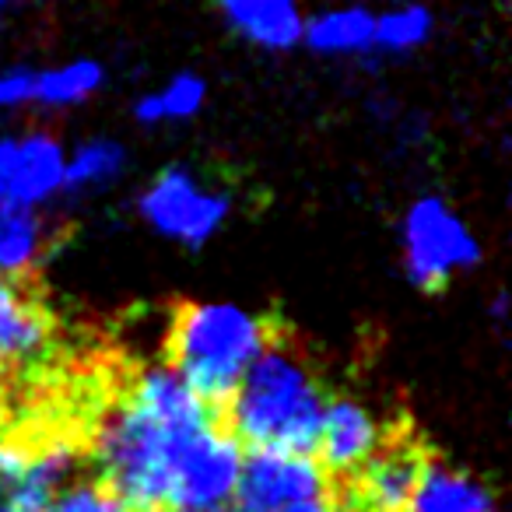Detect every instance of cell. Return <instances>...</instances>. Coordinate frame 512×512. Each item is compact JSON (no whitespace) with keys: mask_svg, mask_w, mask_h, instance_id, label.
I'll use <instances>...</instances> for the list:
<instances>
[{"mask_svg":"<svg viewBox=\"0 0 512 512\" xmlns=\"http://www.w3.org/2000/svg\"><path fill=\"white\" fill-rule=\"evenodd\" d=\"M214 425V407L169 365H148L95 432L102 484L134 512L172 509L179 470Z\"/></svg>","mask_w":512,"mask_h":512,"instance_id":"cell-1","label":"cell"},{"mask_svg":"<svg viewBox=\"0 0 512 512\" xmlns=\"http://www.w3.org/2000/svg\"><path fill=\"white\" fill-rule=\"evenodd\" d=\"M228 432L253 453H313L327 397L292 348H271L228 397Z\"/></svg>","mask_w":512,"mask_h":512,"instance_id":"cell-2","label":"cell"},{"mask_svg":"<svg viewBox=\"0 0 512 512\" xmlns=\"http://www.w3.org/2000/svg\"><path fill=\"white\" fill-rule=\"evenodd\" d=\"M271 348L264 316L239 302H190L176 313L169 334V369L207 407L228 404L242 376Z\"/></svg>","mask_w":512,"mask_h":512,"instance_id":"cell-3","label":"cell"},{"mask_svg":"<svg viewBox=\"0 0 512 512\" xmlns=\"http://www.w3.org/2000/svg\"><path fill=\"white\" fill-rule=\"evenodd\" d=\"M400 260L414 288L439 292L481 264V242L446 197L425 193L400 218Z\"/></svg>","mask_w":512,"mask_h":512,"instance_id":"cell-4","label":"cell"},{"mask_svg":"<svg viewBox=\"0 0 512 512\" xmlns=\"http://www.w3.org/2000/svg\"><path fill=\"white\" fill-rule=\"evenodd\" d=\"M137 214L162 239L200 249L232 218V197L186 165H165L141 190Z\"/></svg>","mask_w":512,"mask_h":512,"instance_id":"cell-5","label":"cell"},{"mask_svg":"<svg viewBox=\"0 0 512 512\" xmlns=\"http://www.w3.org/2000/svg\"><path fill=\"white\" fill-rule=\"evenodd\" d=\"M327 495V470L313 453H249L235 484L239 512H274Z\"/></svg>","mask_w":512,"mask_h":512,"instance_id":"cell-6","label":"cell"},{"mask_svg":"<svg viewBox=\"0 0 512 512\" xmlns=\"http://www.w3.org/2000/svg\"><path fill=\"white\" fill-rule=\"evenodd\" d=\"M67 148L46 130L0 134V197L43 211L64 193Z\"/></svg>","mask_w":512,"mask_h":512,"instance_id":"cell-7","label":"cell"},{"mask_svg":"<svg viewBox=\"0 0 512 512\" xmlns=\"http://www.w3.org/2000/svg\"><path fill=\"white\" fill-rule=\"evenodd\" d=\"M386 446V432L379 418L362 404V400H327L320 418V435H316V449L320 453V467L334 470V474H358L379 449Z\"/></svg>","mask_w":512,"mask_h":512,"instance_id":"cell-8","label":"cell"},{"mask_svg":"<svg viewBox=\"0 0 512 512\" xmlns=\"http://www.w3.org/2000/svg\"><path fill=\"white\" fill-rule=\"evenodd\" d=\"M225 25L264 53H288L302 46L306 11L299 0H218Z\"/></svg>","mask_w":512,"mask_h":512,"instance_id":"cell-9","label":"cell"},{"mask_svg":"<svg viewBox=\"0 0 512 512\" xmlns=\"http://www.w3.org/2000/svg\"><path fill=\"white\" fill-rule=\"evenodd\" d=\"M421 453L411 446H383L358 470V505L362 512H407L421 477Z\"/></svg>","mask_w":512,"mask_h":512,"instance_id":"cell-10","label":"cell"},{"mask_svg":"<svg viewBox=\"0 0 512 512\" xmlns=\"http://www.w3.org/2000/svg\"><path fill=\"white\" fill-rule=\"evenodd\" d=\"M53 323L18 281L0 285V365H29L50 348Z\"/></svg>","mask_w":512,"mask_h":512,"instance_id":"cell-11","label":"cell"},{"mask_svg":"<svg viewBox=\"0 0 512 512\" xmlns=\"http://www.w3.org/2000/svg\"><path fill=\"white\" fill-rule=\"evenodd\" d=\"M106 85V67L92 57H74L64 64L29 67V109L67 113L92 102Z\"/></svg>","mask_w":512,"mask_h":512,"instance_id":"cell-12","label":"cell"},{"mask_svg":"<svg viewBox=\"0 0 512 512\" xmlns=\"http://www.w3.org/2000/svg\"><path fill=\"white\" fill-rule=\"evenodd\" d=\"M372 32H376V11L369 4H337L323 8L302 25V46L330 60L369 57Z\"/></svg>","mask_w":512,"mask_h":512,"instance_id":"cell-13","label":"cell"},{"mask_svg":"<svg viewBox=\"0 0 512 512\" xmlns=\"http://www.w3.org/2000/svg\"><path fill=\"white\" fill-rule=\"evenodd\" d=\"M407 512H498V502L481 477L425 460Z\"/></svg>","mask_w":512,"mask_h":512,"instance_id":"cell-14","label":"cell"},{"mask_svg":"<svg viewBox=\"0 0 512 512\" xmlns=\"http://www.w3.org/2000/svg\"><path fill=\"white\" fill-rule=\"evenodd\" d=\"M43 211L11 204L0 197V281H22L39 267L46 253Z\"/></svg>","mask_w":512,"mask_h":512,"instance_id":"cell-15","label":"cell"},{"mask_svg":"<svg viewBox=\"0 0 512 512\" xmlns=\"http://www.w3.org/2000/svg\"><path fill=\"white\" fill-rule=\"evenodd\" d=\"M207 102V81L193 71H176L162 85L137 95L134 120L141 127H179L200 116Z\"/></svg>","mask_w":512,"mask_h":512,"instance_id":"cell-16","label":"cell"},{"mask_svg":"<svg viewBox=\"0 0 512 512\" xmlns=\"http://www.w3.org/2000/svg\"><path fill=\"white\" fill-rule=\"evenodd\" d=\"M127 172V148L113 137H85L74 148H67L64 165V193L88 197L120 183Z\"/></svg>","mask_w":512,"mask_h":512,"instance_id":"cell-17","label":"cell"},{"mask_svg":"<svg viewBox=\"0 0 512 512\" xmlns=\"http://www.w3.org/2000/svg\"><path fill=\"white\" fill-rule=\"evenodd\" d=\"M435 32V15L418 0H393L376 11V32H372V53L383 57H407V53L428 46Z\"/></svg>","mask_w":512,"mask_h":512,"instance_id":"cell-18","label":"cell"},{"mask_svg":"<svg viewBox=\"0 0 512 512\" xmlns=\"http://www.w3.org/2000/svg\"><path fill=\"white\" fill-rule=\"evenodd\" d=\"M46 512H134L102 481H71L57 491Z\"/></svg>","mask_w":512,"mask_h":512,"instance_id":"cell-19","label":"cell"},{"mask_svg":"<svg viewBox=\"0 0 512 512\" xmlns=\"http://www.w3.org/2000/svg\"><path fill=\"white\" fill-rule=\"evenodd\" d=\"M25 456H29V449H25L22 442H15L11 435L0 432V495L11 488V481H15L18 470H22Z\"/></svg>","mask_w":512,"mask_h":512,"instance_id":"cell-20","label":"cell"},{"mask_svg":"<svg viewBox=\"0 0 512 512\" xmlns=\"http://www.w3.org/2000/svg\"><path fill=\"white\" fill-rule=\"evenodd\" d=\"M274 512H337V509H334V502L323 495V498H309V502L285 505V509H274Z\"/></svg>","mask_w":512,"mask_h":512,"instance_id":"cell-21","label":"cell"},{"mask_svg":"<svg viewBox=\"0 0 512 512\" xmlns=\"http://www.w3.org/2000/svg\"><path fill=\"white\" fill-rule=\"evenodd\" d=\"M0 512H18V509H15V505L4 502V498H0Z\"/></svg>","mask_w":512,"mask_h":512,"instance_id":"cell-22","label":"cell"},{"mask_svg":"<svg viewBox=\"0 0 512 512\" xmlns=\"http://www.w3.org/2000/svg\"><path fill=\"white\" fill-rule=\"evenodd\" d=\"M169 512H197V509H169ZM214 512H225V509H214Z\"/></svg>","mask_w":512,"mask_h":512,"instance_id":"cell-23","label":"cell"},{"mask_svg":"<svg viewBox=\"0 0 512 512\" xmlns=\"http://www.w3.org/2000/svg\"><path fill=\"white\" fill-rule=\"evenodd\" d=\"M11 4H15V0H0V8H11Z\"/></svg>","mask_w":512,"mask_h":512,"instance_id":"cell-24","label":"cell"},{"mask_svg":"<svg viewBox=\"0 0 512 512\" xmlns=\"http://www.w3.org/2000/svg\"><path fill=\"white\" fill-rule=\"evenodd\" d=\"M0 285H4V281H0Z\"/></svg>","mask_w":512,"mask_h":512,"instance_id":"cell-25","label":"cell"}]
</instances>
